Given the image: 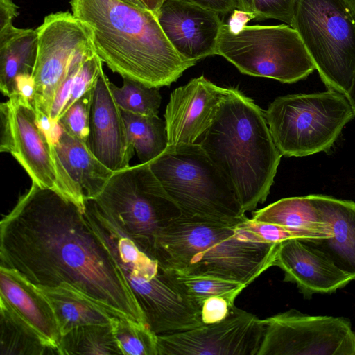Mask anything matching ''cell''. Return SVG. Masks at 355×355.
Returning a JSON list of instances; mask_svg holds the SVG:
<instances>
[{"mask_svg":"<svg viewBox=\"0 0 355 355\" xmlns=\"http://www.w3.org/2000/svg\"><path fill=\"white\" fill-rule=\"evenodd\" d=\"M92 90L88 91L76 100L58 121L66 132L85 143L89 134Z\"/></svg>","mask_w":355,"mask_h":355,"instance_id":"31","label":"cell"},{"mask_svg":"<svg viewBox=\"0 0 355 355\" xmlns=\"http://www.w3.org/2000/svg\"><path fill=\"white\" fill-rule=\"evenodd\" d=\"M264 115L276 146L286 157L327 151L355 116L345 95L331 89L279 96Z\"/></svg>","mask_w":355,"mask_h":355,"instance_id":"6","label":"cell"},{"mask_svg":"<svg viewBox=\"0 0 355 355\" xmlns=\"http://www.w3.org/2000/svg\"><path fill=\"white\" fill-rule=\"evenodd\" d=\"M263 320L234 306L221 322L157 336L158 355H257Z\"/></svg>","mask_w":355,"mask_h":355,"instance_id":"12","label":"cell"},{"mask_svg":"<svg viewBox=\"0 0 355 355\" xmlns=\"http://www.w3.org/2000/svg\"><path fill=\"white\" fill-rule=\"evenodd\" d=\"M216 55L242 73L283 83L303 80L315 69L299 34L288 24L245 25L234 32L223 24Z\"/></svg>","mask_w":355,"mask_h":355,"instance_id":"9","label":"cell"},{"mask_svg":"<svg viewBox=\"0 0 355 355\" xmlns=\"http://www.w3.org/2000/svg\"><path fill=\"white\" fill-rule=\"evenodd\" d=\"M126 278L147 326L155 334L183 331L204 324L200 307L185 295L160 266L153 276Z\"/></svg>","mask_w":355,"mask_h":355,"instance_id":"14","label":"cell"},{"mask_svg":"<svg viewBox=\"0 0 355 355\" xmlns=\"http://www.w3.org/2000/svg\"><path fill=\"white\" fill-rule=\"evenodd\" d=\"M110 87L121 110L140 115H157L162 101L159 88L126 78H123L122 87H116L111 82Z\"/></svg>","mask_w":355,"mask_h":355,"instance_id":"29","label":"cell"},{"mask_svg":"<svg viewBox=\"0 0 355 355\" xmlns=\"http://www.w3.org/2000/svg\"><path fill=\"white\" fill-rule=\"evenodd\" d=\"M149 165L182 216L228 223L248 218L234 189L198 144L168 146Z\"/></svg>","mask_w":355,"mask_h":355,"instance_id":"5","label":"cell"},{"mask_svg":"<svg viewBox=\"0 0 355 355\" xmlns=\"http://www.w3.org/2000/svg\"><path fill=\"white\" fill-rule=\"evenodd\" d=\"M123 2H125L126 3H128L130 5L137 6L141 8H146V6L142 3V2L140 0H120Z\"/></svg>","mask_w":355,"mask_h":355,"instance_id":"42","label":"cell"},{"mask_svg":"<svg viewBox=\"0 0 355 355\" xmlns=\"http://www.w3.org/2000/svg\"><path fill=\"white\" fill-rule=\"evenodd\" d=\"M37 49L36 29L19 28L13 24L0 29V89L4 96L14 94L19 74H32Z\"/></svg>","mask_w":355,"mask_h":355,"instance_id":"24","label":"cell"},{"mask_svg":"<svg viewBox=\"0 0 355 355\" xmlns=\"http://www.w3.org/2000/svg\"><path fill=\"white\" fill-rule=\"evenodd\" d=\"M257 355H355V333L344 318L291 309L263 319Z\"/></svg>","mask_w":355,"mask_h":355,"instance_id":"11","label":"cell"},{"mask_svg":"<svg viewBox=\"0 0 355 355\" xmlns=\"http://www.w3.org/2000/svg\"><path fill=\"white\" fill-rule=\"evenodd\" d=\"M92 200L152 258L159 233L181 215L149 163L114 172L101 193Z\"/></svg>","mask_w":355,"mask_h":355,"instance_id":"8","label":"cell"},{"mask_svg":"<svg viewBox=\"0 0 355 355\" xmlns=\"http://www.w3.org/2000/svg\"><path fill=\"white\" fill-rule=\"evenodd\" d=\"M121 110L128 139L141 163H149L166 150L168 140L165 121L157 115L145 116Z\"/></svg>","mask_w":355,"mask_h":355,"instance_id":"26","label":"cell"},{"mask_svg":"<svg viewBox=\"0 0 355 355\" xmlns=\"http://www.w3.org/2000/svg\"><path fill=\"white\" fill-rule=\"evenodd\" d=\"M236 9L253 13L252 0H236Z\"/></svg>","mask_w":355,"mask_h":355,"instance_id":"41","label":"cell"},{"mask_svg":"<svg viewBox=\"0 0 355 355\" xmlns=\"http://www.w3.org/2000/svg\"><path fill=\"white\" fill-rule=\"evenodd\" d=\"M102 63V60L97 54L82 63L75 75L69 99L62 114L76 100L94 88L99 75L103 71Z\"/></svg>","mask_w":355,"mask_h":355,"instance_id":"32","label":"cell"},{"mask_svg":"<svg viewBox=\"0 0 355 355\" xmlns=\"http://www.w3.org/2000/svg\"><path fill=\"white\" fill-rule=\"evenodd\" d=\"M275 266L284 272V280L295 284L306 298L334 293L355 279L326 252L297 239L279 243Z\"/></svg>","mask_w":355,"mask_h":355,"instance_id":"19","label":"cell"},{"mask_svg":"<svg viewBox=\"0 0 355 355\" xmlns=\"http://www.w3.org/2000/svg\"><path fill=\"white\" fill-rule=\"evenodd\" d=\"M37 49L32 72L33 105L50 117L55 96L69 69L96 54L91 28L69 12L46 15L37 28Z\"/></svg>","mask_w":355,"mask_h":355,"instance_id":"10","label":"cell"},{"mask_svg":"<svg viewBox=\"0 0 355 355\" xmlns=\"http://www.w3.org/2000/svg\"><path fill=\"white\" fill-rule=\"evenodd\" d=\"M164 270L175 284L200 309L205 300L214 296L225 297L234 302L236 297L247 287L240 282L223 278Z\"/></svg>","mask_w":355,"mask_h":355,"instance_id":"28","label":"cell"},{"mask_svg":"<svg viewBox=\"0 0 355 355\" xmlns=\"http://www.w3.org/2000/svg\"><path fill=\"white\" fill-rule=\"evenodd\" d=\"M226 91L203 76L173 90L164 114L168 146L196 143L214 122Z\"/></svg>","mask_w":355,"mask_h":355,"instance_id":"17","label":"cell"},{"mask_svg":"<svg viewBox=\"0 0 355 355\" xmlns=\"http://www.w3.org/2000/svg\"><path fill=\"white\" fill-rule=\"evenodd\" d=\"M292 27L328 89L345 95L355 72V0H296Z\"/></svg>","mask_w":355,"mask_h":355,"instance_id":"7","label":"cell"},{"mask_svg":"<svg viewBox=\"0 0 355 355\" xmlns=\"http://www.w3.org/2000/svg\"><path fill=\"white\" fill-rule=\"evenodd\" d=\"M0 267L38 286L69 284L113 316L147 326L122 268L84 211L32 182L0 223Z\"/></svg>","mask_w":355,"mask_h":355,"instance_id":"1","label":"cell"},{"mask_svg":"<svg viewBox=\"0 0 355 355\" xmlns=\"http://www.w3.org/2000/svg\"><path fill=\"white\" fill-rule=\"evenodd\" d=\"M1 297L37 331L58 354L62 335L49 301L39 288L17 271L0 267Z\"/></svg>","mask_w":355,"mask_h":355,"instance_id":"20","label":"cell"},{"mask_svg":"<svg viewBox=\"0 0 355 355\" xmlns=\"http://www.w3.org/2000/svg\"><path fill=\"white\" fill-rule=\"evenodd\" d=\"M18 8L13 0H0V29L12 24L19 15Z\"/></svg>","mask_w":355,"mask_h":355,"instance_id":"37","label":"cell"},{"mask_svg":"<svg viewBox=\"0 0 355 355\" xmlns=\"http://www.w3.org/2000/svg\"><path fill=\"white\" fill-rule=\"evenodd\" d=\"M252 220L282 226L297 234L302 241H314L332 236L312 195L280 199L252 213Z\"/></svg>","mask_w":355,"mask_h":355,"instance_id":"22","label":"cell"},{"mask_svg":"<svg viewBox=\"0 0 355 355\" xmlns=\"http://www.w3.org/2000/svg\"><path fill=\"white\" fill-rule=\"evenodd\" d=\"M36 85L32 74H19L15 80V93L33 103ZM13 94V95H14Z\"/></svg>","mask_w":355,"mask_h":355,"instance_id":"35","label":"cell"},{"mask_svg":"<svg viewBox=\"0 0 355 355\" xmlns=\"http://www.w3.org/2000/svg\"><path fill=\"white\" fill-rule=\"evenodd\" d=\"M252 19H255L253 13L235 9L227 24L232 31L236 32L241 29Z\"/></svg>","mask_w":355,"mask_h":355,"instance_id":"38","label":"cell"},{"mask_svg":"<svg viewBox=\"0 0 355 355\" xmlns=\"http://www.w3.org/2000/svg\"><path fill=\"white\" fill-rule=\"evenodd\" d=\"M332 236L306 241L326 252L343 270L355 277V202L323 195H312Z\"/></svg>","mask_w":355,"mask_h":355,"instance_id":"21","label":"cell"},{"mask_svg":"<svg viewBox=\"0 0 355 355\" xmlns=\"http://www.w3.org/2000/svg\"><path fill=\"white\" fill-rule=\"evenodd\" d=\"M0 355L58 354L32 325L1 297Z\"/></svg>","mask_w":355,"mask_h":355,"instance_id":"25","label":"cell"},{"mask_svg":"<svg viewBox=\"0 0 355 355\" xmlns=\"http://www.w3.org/2000/svg\"><path fill=\"white\" fill-rule=\"evenodd\" d=\"M0 151L10 153L42 188L58 192L52 144L39 126L33 104L17 94L0 105Z\"/></svg>","mask_w":355,"mask_h":355,"instance_id":"13","label":"cell"},{"mask_svg":"<svg viewBox=\"0 0 355 355\" xmlns=\"http://www.w3.org/2000/svg\"><path fill=\"white\" fill-rule=\"evenodd\" d=\"M296 0H252L255 19H274L292 27Z\"/></svg>","mask_w":355,"mask_h":355,"instance_id":"33","label":"cell"},{"mask_svg":"<svg viewBox=\"0 0 355 355\" xmlns=\"http://www.w3.org/2000/svg\"><path fill=\"white\" fill-rule=\"evenodd\" d=\"M196 143L232 185L245 212L266 201L282 155L252 99L227 88L214 122Z\"/></svg>","mask_w":355,"mask_h":355,"instance_id":"3","label":"cell"},{"mask_svg":"<svg viewBox=\"0 0 355 355\" xmlns=\"http://www.w3.org/2000/svg\"><path fill=\"white\" fill-rule=\"evenodd\" d=\"M70 5L91 28L96 54L123 78L159 88L196 64L178 53L148 9L120 0H71Z\"/></svg>","mask_w":355,"mask_h":355,"instance_id":"2","label":"cell"},{"mask_svg":"<svg viewBox=\"0 0 355 355\" xmlns=\"http://www.w3.org/2000/svg\"><path fill=\"white\" fill-rule=\"evenodd\" d=\"M110 84L103 71L92 90L86 144L104 166L117 172L130 166L135 149Z\"/></svg>","mask_w":355,"mask_h":355,"instance_id":"18","label":"cell"},{"mask_svg":"<svg viewBox=\"0 0 355 355\" xmlns=\"http://www.w3.org/2000/svg\"><path fill=\"white\" fill-rule=\"evenodd\" d=\"M36 286L51 306L62 336L84 325L110 324L114 317L92 298L69 284Z\"/></svg>","mask_w":355,"mask_h":355,"instance_id":"23","label":"cell"},{"mask_svg":"<svg viewBox=\"0 0 355 355\" xmlns=\"http://www.w3.org/2000/svg\"><path fill=\"white\" fill-rule=\"evenodd\" d=\"M61 355L122 354L112 327L108 324H88L73 329L62 336Z\"/></svg>","mask_w":355,"mask_h":355,"instance_id":"27","label":"cell"},{"mask_svg":"<svg viewBox=\"0 0 355 355\" xmlns=\"http://www.w3.org/2000/svg\"><path fill=\"white\" fill-rule=\"evenodd\" d=\"M146 8L157 15L159 8L166 0H140Z\"/></svg>","mask_w":355,"mask_h":355,"instance_id":"39","label":"cell"},{"mask_svg":"<svg viewBox=\"0 0 355 355\" xmlns=\"http://www.w3.org/2000/svg\"><path fill=\"white\" fill-rule=\"evenodd\" d=\"M168 40L184 59L196 63L216 55L220 15L183 0H166L156 15Z\"/></svg>","mask_w":355,"mask_h":355,"instance_id":"16","label":"cell"},{"mask_svg":"<svg viewBox=\"0 0 355 355\" xmlns=\"http://www.w3.org/2000/svg\"><path fill=\"white\" fill-rule=\"evenodd\" d=\"M219 15L228 14L236 9V0H183Z\"/></svg>","mask_w":355,"mask_h":355,"instance_id":"36","label":"cell"},{"mask_svg":"<svg viewBox=\"0 0 355 355\" xmlns=\"http://www.w3.org/2000/svg\"><path fill=\"white\" fill-rule=\"evenodd\" d=\"M52 144L58 192L85 211V202L101 193L114 172L94 155L86 143L69 134L58 122Z\"/></svg>","mask_w":355,"mask_h":355,"instance_id":"15","label":"cell"},{"mask_svg":"<svg viewBox=\"0 0 355 355\" xmlns=\"http://www.w3.org/2000/svg\"><path fill=\"white\" fill-rule=\"evenodd\" d=\"M234 306V302L222 296H214L205 300L200 311L203 324H211L223 321Z\"/></svg>","mask_w":355,"mask_h":355,"instance_id":"34","label":"cell"},{"mask_svg":"<svg viewBox=\"0 0 355 355\" xmlns=\"http://www.w3.org/2000/svg\"><path fill=\"white\" fill-rule=\"evenodd\" d=\"M111 325L123 355H158L157 336L148 326L118 317Z\"/></svg>","mask_w":355,"mask_h":355,"instance_id":"30","label":"cell"},{"mask_svg":"<svg viewBox=\"0 0 355 355\" xmlns=\"http://www.w3.org/2000/svg\"><path fill=\"white\" fill-rule=\"evenodd\" d=\"M238 224L180 215L157 237L153 258L166 270L248 286L274 266L279 243L253 240Z\"/></svg>","mask_w":355,"mask_h":355,"instance_id":"4","label":"cell"},{"mask_svg":"<svg viewBox=\"0 0 355 355\" xmlns=\"http://www.w3.org/2000/svg\"><path fill=\"white\" fill-rule=\"evenodd\" d=\"M345 96L349 102L355 114V72L354 73L349 89L346 93Z\"/></svg>","mask_w":355,"mask_h":355,"instance_id":"40","label":"cell"}]
</instances>
